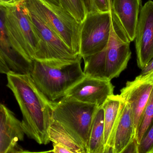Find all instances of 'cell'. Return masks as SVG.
I'll return each instance as SVG.
<instances>
[{
	"label": "cell",
	"mask_w": 153,
	"mask_h": 153,
	"mask_svg": "<svg viewBox=\"0 0 153 153\" xmlns=\"http://www.w3.org/2000/svg\"><path fill=\"white\" fill-rule=\"evenodd\" d=\"M87 13L97 11L94 0H82Z\"/></svg>",
	"instance_id": "cell-25"
},
{
	"label": "cell",
	"mask_w": 153,
	"mask_h": 153,
	"mask_svg": "<svg viewBox=\"0 0 153 153\" xmlns=\"http://www.w3.org/2000/svg\"><path fill=\"white\" fill-rule=\"evenodd\" d=\"M137 151L138 153H153V121L137 144Z\"/></svg>",
	"instance_id": "cell-22"
},
{
	"label": "cell",
	"mask_w": 153,
	"mask_h": 153,
	"mask_svg": "<svg viewBox=\"0 0 153 153\" xmlns=\"http://www.w3.org/2000/svg\"><path fill=\"white\" fill-rule=\"evenodd\" d=\"M6 76V85L13 94L22 114L24 134L39 144L49 143L53 102L39 91L30 73L10 71Z\"/></svg>",
	"instance_id": "cell-1"
},
{
	"label": "cell",
	"mask_w": 153,
	"mask_h": 153,
	"mask_svg": "<svg viewBox=\"0 0 153 153\" xmlns=\"http://www.w3.org/2000/svg\"><path fill=\"white\" fill-rule=\"evenodd\" d=\"M102 153H114L113 147L109 146H106Z\"/></svg>",
	"instance_id": "cell-32"
},
{
	"label": "cell",
	"mask_w": 153,
	"mask_h": 153,
	"mask_svg": "<svg viewBox=\"0 0 153 153\" xmlns=\"http://www.w3.org/2000/svg\"></svg>",
	"instance_id": "cell-33"
},
{
	"label": "cell",
	"mask_w": 153,
	"mask_h": 153,
	"mask_svg": "<svg viewBox=\"0 0 153 153\" xmlns=\"http://www.w3.org/2000/svg\"><path fill=\"white\" fill-rule=\"evenodd\" d=\"M44 1H45L49 3V4H51L56 5V6H62L59 0H44Z\"/></svg>",
	"instance_id": "cell-31"
},
{
	"label": "cell",
	"mask_w": 153,
	"mask_h": 153,
	"mask_svg": "<svg viewBox=\"0 0 153 153\" xmlns=\"http://www.w3.org/2000/svg\"><path fill=\"white\" fill-rule=\"evenodd\" d=\"M81 56L74 61L55 59L34 60L30 74L39 91L51 101L65 96L85 76Z\"/></svg>",
	"instance_id": "cell-2"
},
{
	"label": "cell",
	"mask_w": 153,
	"mask_h": 153,
	"mask_svg": "<svg viewBox=\"0 0 153 153\" xmlns=\"http://www.w3.org/2000/svg\"><path fill=\"white\" fill-rule=\"evenodd\" d=\"M94 1L97 11L101 13L109 11L108 0H94Z\"/></svg>",
	"instance_id": "cell-23"
},
{
	"label": "cell",
	"mask_w": 153,
	"mask_h": 153,
	"mask_svg": "<svg viewBox=\"0 0 153 153\" xmlns=\"http://www.w3.org/2000/svg\"><path fill=\"white\" fill-rule=\"evenodd\" d=\"M21 121L4 104L0 103V153H12L18 143L23 141Z\"/></svg>",
	"instance_id": "cell-12"
},
{
	"label": "cell",
	"mask_w": 153,
	"mask_h": 153,
	"mask_svg": "<svg viewBox=\"0 0 153 153\" xmlns=\"http://www.w3.org/2000/svg\"><path fill=\"white\" fill-rule=\"evenodd\" d=\"M82 58L84 62L83 72L85 76L98 79H106L105 48L99 53Z\"/></svg>",
	"instance_id": "cell-19"
},
{
	"label": "cell",
	"mask_w": 153,
	"mask_h": 153,
	"mask_svg": "<svg viewBox=\"0 0 153 153\" xmlns=\"http://www.w3.org/2000/svg\"><path fill=\"white\" fill-rule=\"evenodd\" d=\"M153 74L140 75L127 82L120 95L129 103L134 119L135 134L143 111L149 101L153 88Z\"/></svg>",
	"instance_id": "cell-9"
},
{
	"label": "cell",
	"mask_w": 153,
	"mask_h": 153,
	"mask_svg": "<svg viewBox=\"0 0 153 153\" xmlns=\"http://www.w3.org/2000/svg\"><path fill=\"white\" fill-rule=\"evenodd\" d=\"M114 87L109 80L85 76L65 96L100 107L109 96L114 94Z\"/></svg>",
	"instance_id": "cell-10"
},
{
	"label": "cell",
	"mask_w": 153,
	"mask_h": 153,
	"mask_svg": "<svg viewBox=\"0 0 153 153\" xmlns=\"http://www.w3.org/2000/svg\"><path fill=\"white\" fill-rule=\"evenodd\" d=\"M49 138L53 143L59 145L75 153H89L57 121L52 119L49 129Z\"/></svg>",
	"instance_id": "cell-18"
},
{
	"label": "cell",
	"mask_w": 153,
	"mask_h": 153,
	"mask_svg": "<svg viewBox=\"0 0 153 153\" xmlns=\"http://www.w3.org/2000/svg\"><path fill=\"white\" fill-rule=\"evenodd\" d=\"M150 74H153V59L145 68L142 69L140 74L144 75Z\"/></svg>",
	"instance_id": "cell-29"
},
{
	"label": "cell",
	"mask_w": 153,
	"mask_h": 153,
	"mask_svg": "<svg viewBox=\"0 0 153 153\" xmlns=\"http://www.w3.org/2000/svg\"><path fill=\"white\" fill-rule=\"evenodd\" d=\"M111 23L110 11L86 14L80 25L79 55L82 58L106 48L110 34Z\"/></svg>",
	"instance_id": "cell-6"
},
{
	"label": "cell",
	"mask_w": 153,
	"mask_h": 153,
	"mask_svg": "<svg viewBox=\"0 0 153 153\" xmlns=\"http://www.w3.org/2000/svg\"><path fill=\"white\" fill-rule=\"evenodd\" d=\"M61 6L71 14L75 19L82 22L87 14L82 0H59Z\"/></svg>",
	"instance_id": "cell-21"
},
{
	"label": "cell",
	"mask_w": 153,
	"mask_h": 153,
	"mask_svg": "<svg viewBox=\"0 0 153 153\" xmlns=\"http://www.w3.org/2000/svg\"><path fill=\"white\" fill-rule=\"evenodd\" d=\"M109 11L117 18L130 42L135 38L142 0H108Z\"/></svg>",
	"instance_id": "cell-13"
},
{
	"label": "cell",
	"mask_w": 153,
	"mask_h": 153,
	"mask_svg": "<svg viewBox=\"0 0 153 153\" xmlns=\"http://www.w3.org/2000/svg\"><path fill=\"white\" fill-rule=\"evenodd\" d=\"M27 10L30 21L43 43L45 56V60L74 61L80 57V55L74 53L53 30L38 17Z\"/></svg>",
	"instance_id": "cell-11"
},
{
	"label": "cell",
	"mask_w": 153,
	"mask_h": 153,
	"mask_svg": "<svg viewBox=\"0 0 153 153\" xmlns=\"http://www.w3.org/2000/svg\"><path fill=\"white\" fill-rule=\"evenodd\" d=\"M53 151L55 153H75L56 144L53 143Z\"/></svg>",
	"instance_id": "cell-28"
},
{
	"label": "cell",
	"mask_w": 153,
	"mask_h": 153,
	"mask_svg": "<svg viewBox=\"0 0 153 153\" xmlns=\"http://www.w3.org/2000/svg\"><path fill=\"white\" fill-rule=\"evenodd\" d=\"M6 7L0 5V52L10 71L19 73H30L33 63L26 61L13 47L5 26Z\"/></svg>",
	"instance_id": "cell-14"
},
{
	"label": "cell",
	"mask_w": 153,
	"mask_h": 153,
	"mask_svg": "<svg viewBox=\"0 0 153 153\" xmlns=\"http://www.w3.org/2000/svg\"><path fill=\"white\" fill-rule=\"evenodd\" d=\"M26 9L53 30L76 54L80 51L81 22L62 6L44 0H23Z\"/></svg>",
	"instance_id": "cell-5"
},
{
	"label": "cell",
	"mask_w": 153,
	"mask_h": 153,
	"mask_svg": "<svg viewBox=\"0 0 153 153\" xmlns=\"http://www.w3.org/2000/svg\"><path fill=\"white\" fill-rule=\"evenodd\" d=\"M98 107L64 96L57 102H53L52 119L60 123L88 152L90 130Z\"/></svg>",
	"instance_id": "cell-4"
},
{
	"label": "cell",
	"mask_w": 153,
	"mask_h": 153,
	"mask_svg": "<svg viewBox=\"0 0 153 153\" xmlns=\"http://www.w3.org/2000/svg\"><path fill=\"white\" fill-rule=\"evenodd\" d=\"M134 40L137 66L142 70L153 59V1L141 9Z\"/></svg>",
	"instance_id": "cell-8"
},
{
	"label": "cell",
	"mask_w": 153,
	"mask_h": 153,
	"mask_svg": "<svg viewBox=\"0 0 153 153\" xmlns=\"http://www.w3.org/2000/svg\"><path fill=\"white\" fill-rule=\"evenodd\" d=\"M5 26L11 44L26 61L45 59L43 43L28 15L23 1L7 7Z\"/></svg>",
	"instance_id": "cell-3"
},
{
	"label": "cell",
	"mask_w": 153,
	"mask_h": 153,
	"mask_svg": "<svg viewBox=\"0 0 153 153\" xmlns=\"http://www.w3.org/2000/svg\"><path fill=\"white\" fill-rule=\"evenodd\" d=\"M12 153H55L52 150L50 151H45V152H31L27 151H23L21 150H17Z\"/></svg>",
	"instance_id": "cell-30"
},
{
	"label": "cell",
	"mask_w": 153,
	"mask_h": 153,
	"mask_svg": "<svg viewBox=\"0 0 153 153\" xmlns=\"http://www.w3.org/2000/svg\"><path fill=\"white\" fill-rule=\"evenodd\" d=\"M120 94L111 95L102 105L104 111V144L113 147L116 124L122 103Z\"/></svg>",
	"instance_id": "cell-16"
},
{
	"label": "cell",
	"mask_w": 153,
	"mask_h": 153,
	"mask_svg": "<svg viewBox=\"0 0 153 153\" xmlns=\"http://www.w3.org/2000/svg\"><path fill=\"white\" fill-rule=\"evenodd\" d=\"M135 130L131 108L129 103L123 100L114 132V153L121 152L135 138Z\"/></svg>",
	"instance_id": "cell-15"
},
{
	"label": "cell",
	"mask_w": 153,
	"mask_h": 153,
	"mask_svg": "<svg viewBox=\"0 0 153 153\" xmlns=\"http://www.w3.org/2000/svg\"><path fill=\"white\" fill-rule=\"evenodd\" d=\"M153 121V88L149 101L143 111L135 134L137 143H139L143 136Z\"/></svg>",
	"instance_id": "cell-20"
},
{
	"label": "cell",
	"mask_w": 153,
	"mask_h": 153,
	"mask_svg": "<svg viewBox=\"0 0 153 153\" xmlns=\"http://www.w3.org/2000/svg\"><path fill=\"white\" fill-rule=\"evenodd\" d=\"M10 71L0 52V74H6Z\"/></svg>",
	"instance_id": "cell-26"
},
{
	"label": "cell",
	"mask_w": 153,
	"mask_h": 153,
	"mask_svg": "<svg viewBox=\"0 0 153 153\" xmlns=\"http://www.w3.org/2000/svg\"><path fill=\"white\" fill-rule=\"evenodd\" d=\"M120 153H138L137 151V143L135 138Z\"/></svg>",
	"instance_id": "cell-24"
},
{
	"label": "cell",
	"mask_w": 153,
	"mask_h": 153,
	"mask_svg": "<svg viewBox=\"0 0 153 153\" xmlns=\"http://www.w3.org/2000/svg\"><path fill=\"white\" fill-rule=\"evenodd\" d=\"M111 17L110 34L105 48V76L109 81L120 76L131 56V42L117 17L111 14Z\"/></svg>",
	"instance_id": "cell-7"
},
{
	"label": "cell",
	"mask_w": 153,
	"mask_h": 153,
	"mask_svg": "<svg viewBox=\"0 0 153 153\" xmlns=\"http://www.w3.org/2000/svg\"><path fill=\"white\" fill-rule=\"evenodd\" d=\"M104 111L102 106L98 107L93 119L88 143L89 153L104 152Z\"/></svg>",
	"instance_id": "cell-17"
},
{
	"label": "cell",
	"mask_w": 153,
	"mask_h": 153,
	"mask_svg": "<svg viewBox=\"0 0 153 153\" xmlns=\"http://www.w3.org/2000/svg\"><path fill=\"white\" fill-rule=\"evenodd\" d=\"M23 0H0V5L5 7L14 6L22 1Z\"/></svg>",
	"instance_id": "cell-27"
}]
</instances>
